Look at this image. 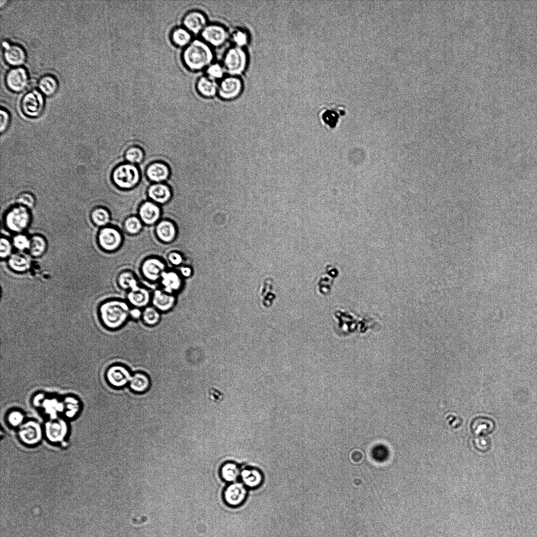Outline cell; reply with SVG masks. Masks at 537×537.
I'll list each match as a JSON object with an SVG mask.
<instances>
[{"label":"cell","mask_w":537,"mask_h":537,"mask_svg":"<svg viewBox=\"0 0 537 537\" xmlns=\"http://www.w3.org/2000/svg\"><path fill=\"white\" fill-rule=\"evenodd\" d=\"M130 305L122 299H110L98 309L99 316L104 326L110 330L121 328L130 318Z\"/></svg>","instance_id":"cell-1"},{"label":"cell","mask_w":537,"mask_h":537,"mask_svg":"<svg viewBox=\"0 0 537 537\" xmlns=\"http://www.w3.org/2000/svg\"><path fill=\"white\" fill-rule=\"evenodd\" d=\"M214 57L211 47L202 39H194L182 55L183 64L192 72L205 70L213 63Z\"/></svg>","instance_id":"cell-2"},{"label":"cell","mask_w":537,"mask_h":537,"mask_svg":"<svg viewBox=\"0 0 537 537\" xmlns=\"http://www.w3.org/2000/svg\"><path fill=\"white\" fill-rule=\"evenodd\" d=\"M111 179L118 189L129 191L140 185L142 181V173L138 165L124 162L113 169Z\"/></svg>","instance_id":"cell-3"},{"label":"cell","mask_w":537,"mask_h":537,"mask_svg":"<svg viewBox=\"0 0 537 537\" xmlns=\"http://www.w3.org/2000/svg\"><path fill=\"white\" fill-rule=\"evenodd\" d=\"M30 210L18 204L8 210L5 215L4 222L8 231L18 234L23 233L29 228L32 221Z\"/></svg>","instance_id":"cell-4"},{"label":"cell","mask_w":537,"mask_h":537,"mask_svg":"<svg viewBox=\"0 0 537 537\" xmlns=\"http://www.w3.org/2000/svg\"><path fill=\"white\" fill-rule=\"evenodd\" d=\"M124 237L121 231L112 226L101 229L97 235L99 246L106 252H115L121 248Z\"/></svg>","instance_id":"cell-5"},{"label":"cell","mask_w":537,"mask_h":537,"mask_svg":"<svg viewBox=\"0 0 537 537\" xmlns=\"http://www.w3.org/2000/svg\"><path fill=\"white\" fill-rule=\"evenodd\" d=\"M21 108L23 114L27 117L37 118L40 117L45 108L43 95L36 89L27 92L22 99Z\"/></svg>","instance_id":"cell-6"},{"label":"cell","mask_w":537,"mask_h":537,"mask_svg":"<svg viewBox=\"0 0 537 537\" xmlns=\"http://www.w3.org/2000/svg\"><path fill=\"white\" fill-rule=\"evenodd\" d=\"M346 107L342 104H333L323 109L320 113V119L324 128L334 131L340 125L347 115Z\"/></svg>","instance_id":"cell-7"},{"label":"cell","mask_w":537,"mask_h":537,"mask_svg":"<svg viewBox=\"0 0 537 537\" xmlns=\"http://www.w3.org/2000/svg\"><path fill=\"white\" fill-rule=\"evenodd\" d=\"M166 264L163 259L159 257H148L141 263L140 273L146 281L150 284H156L160 282L162 274L166 271Z\"/></svg>","instance_id":"cell-8"},{"label":"cell","mask_w":537,"mask_h":537,"mask_svg":"<svg viewBox=\"0 0 537 537\" xmlns=\"http://www.w3.org/2000/svg\"><path fill=\"white\" fill-rule=\"evenodd\" d=\"M246 64L247 56L245 52L238 47L231 49L226 52L223 60L225 70L233 75L243 72Z\"/></svg>","instance_id":"cell-9"},{"label":"cell","mask_w":537,"mask_h":537,"mask_svg":"<svg viewBox=\"0 0 537 537\" xmlns=\"http://www.w3.org/2000/svg\"><path fill=\"white\" fill-rule=\"evenodd\" d=\"M6 83L8 88L15 93L23 91L29 82V74L22 67H14L9 70L6 76Z\"/></svg>","instance_id":"cell-10"},{"label":"cell","mask_w":537,"mask_h":537,"mask_svg":"<svg viewBox=\"0 0 537 537\" xmlns=\"http://www.w3.org/2000/svg\"><path fill=\"white\" fill-rule=\"evenodd\" d=\"M208 24L205 14L197 10L189 11L182 19V26L193 35L201 34Z\"/></svg>","instance_id":"cell-11"},{"label":"cell","mask_w":537,"mask_h":537,"mask_svg":"<svg viewBox=\"0 0 537 537\" xmlns=\"http://www.w3.org/2000/svg\"><path fill=\"white\" fill-rule=\"evenodd\" d=\"M200 35L201 39L211 47L222 46L228 37L225 27L214 23L208 24Z\"/></svg>","instance_id":"cell-12"},{"label":"cell","mask_w":537,"mask_h":537,"mask_svg":"<svg viewBox=\"0 0 537 537\" xmlns=\"http://www.w3.org/2000/svg\"><path fill=\"white\" fill-rule=\"evenodd\" d=\"M131 377L130 371L126 366L121 365L110 366L106 373L108 382L115 388H122L128 385Z\"/></svg>","instance_id":"cell-13"},{"label":"cell","mask_w":537,"mask_h":537,"mask_svg":"<svg viewBox=\"0 0 537 537\" xmlns=\"http://www.w3.org/2000/svg\"><path fill=\"white\" fill-rule=\"evenodd\" d=\"M160 205L147 200L140 206L138 216L145 226H153L162 219Z\"/></svg>","instance_id":"cell-14"},{"label":"cell","mask_w":537,"mask_h":537,"mask_svg":"<svg viewBox=\"0 0 537 537\" xmlns=\"http://www.w3.org/2000/svg\"><path fill=\"white\" fill-rule=\"evenodd\" d=\"M154 233L158 239L165 244L174 243L178 235V230L175 223L168 219H162L154 228Z\"/></svg>","instance_id":"cell-15"},{"label":"cell","mask_w":537,"mask_h":537,"mask_svg":"<svg viewBox=\"0 0 537 537\" xmlns=\"http://www.w3.org/2000/svg\"><path fill=\"white\" fill-rule=\"evenodd\" d=\"M248 488L242 482L231 483L225 489L223 497L226 504L231 507H238L246 501Z\"/></svg>","instance_id":"cell-16"},{"label":"cell","mask_w":537,"mask_h":537,"mask_svg":"<svg viewBox=\"0 0 537 537\" xmlns=\"http://www.w3.org/2000/svg\"><path fill=\"white\" fill-rule=\"evenodd\" d=\"M160 282L164 291L168 294L176 295L183 288L185 279L178 272L169 270L162 274Z\"/></svg>","instance_id":"cell-17"},{"label":"cell","mask_w":537,"mask_h":537,"mask_svg":"<svg viewBox=\"0 0 537 537\" xmlns=\"http://www.w3.org/2000/svg\"><path fill=\"white\" fill-rule=\"evenodd\" d=\"M176 302V295L168 294L161 289H155L152 295V306L161 314L171 311Z\"/></svg>","instance_id":"cell-18"},{"label":"cell","mask_w":537,"mask_h":537,"mask_svg":"<svg viewBox=\"0 0 537 537\" xmlns=\"http://www.w3.org/2000/svg\"><path fill=\"white\" fill-rule=\"evenodd\" d=\"M19 435L21 441L27 445L37 444L42 437V430L38 423L30 421L20 427Z\"/></svg>","instance_id":"cell-19"},{"label":"cell","mask_w":537,"mask_h":537,"mask_svg":"<svg viewBox=\"0 0 537 537\" xmlns=\"http://www.w3.org/2000/svg\"><path fill=\"white\" fill-rule=\"evenodd\" d=\"M147 195L150 201L163 205L171 201L173 192L171 187L166 183H153L150 186Z\"/></svg>","instance_id":"cell-20"},{"label":"cell","mask_w":537,"mask_h":537,"mask_svg":"<svg viewBox=\"0 0 537 537\" xmlns=\"http://www.w3.org/2000/svg\"><path fill=\"white\" fill-rule=\"evenodd\" d=\"M3 47L4 59L9 65L15 67H20L25 63L26 54L21 46L4 41L3 42Z\"/></svg>","instance_id":"cell-21"},{"label":"cell","mask_w":537,"mask_h":537,"mask_svg":"<svg viewBox=\"0 0 537 537\" xmlns=\"http://www.w3.org/2000/svg\"><path fill=\"white\" fill-rule=\"evenodd\" d=\"M146 175L148 180L154 183L167 182L171 176V169L163 161H155L149 164L146 168Z\"/></svg>","instance_id":"cell-22"},{"label":"cell","mask_w":537,"mask_h":537,"mask_svg":"<svg viewBox=\"0 0 537 537\" xmlns=\"http://www.w3.org/2000/svg\"><path fill=\"white\" fill-rule=\"evenodd\" d=\"M242 89L241 80L235 77L223 79L218 84V95L223 100H231L238 96Z\"/></svg>","instance_id":"cell-23"},{"label":"cell","mask_w":537,"mask_h":537,"mask_svg":"<svg viewBox=\"0 0 537 537\" xmlns=\"http://www.w3.org/2000/svg\"><path fill=\"white\" fill-rule=\"evenodd\" d=\"M67 425L64 420H52L46 424V433L48 439L52 442H62L67 435Z\"/></svg>","instance_id":"cell-24"},{"label":"cell","mask_w":537,"mask_h":537,"mask_svg":"<svg viewBox=\"0 0 537 537\" xmlns=\"http://www.w3.org/2000/svg\"><path fill=\"white\" fill-rule=\"evenodd\" d=\"M152 295L147 288L140 286L135 290L127 292L126 300L133 307L145 308L151 303Z\"/></svg>","instance_id":"cell-25"},{"label":"cell","mask_w":537,"mask_h":537,"mask_svg":"<svg viewBox=\"0 0 537 537\" xmlns=\"http://www.w3.org/2000/svg\"><path fill=\"white\" fill-rule=\"evenodd\" d=\"M137 273L131 270L121 272L117 276L116 282L118 287L127 292L138 289L139 286Z\"/></svg>","instance_id":"cell-26"},{"label":"cell","mask_w":537,"mask_h":537,"mask_svg":"<svg viewBox=\"0 0 537 537\" xmlns=\"http://www.w3.org/2000/svg\"><path fill=\"white\" fill-rule=\"evenodd\" d=\"M7 260L10 270L19 274L29 271L32 265L30 258L21 252L13 253Z\"/></svg>","instance_id":"cell-27"},{"label":"cell","mask_w":537,"mask_h":537,"mask_svg":"<svg viewBox=\"0 0 537 537\" xmlns=\"http://www.w3.org/2000/svg\"><path fill=\"white\" fill-rule=\"evenodd\" d=\"M196 88L201 96L206 98H210L218 94V84L216 81L211 79L205 75L197 79Z\"/></svg>","instance_id":"cell-28"},{"label":"cell","mask_w":537,"mask_h":537,"mask_svg":"<svg viewBox=\"0 0 537 537\" xmlns=\"http://www.w3.org/2000/svg\"><path fill=\"white\" fill-rule=\"evenodd\" d=\"M240 479L247 488L251 489L260 487L263 481L262 473L259 470L252 468L242 470Z\"/></svg>","instance_id":"cell-29"},{"label":"cell","mask_w":537,"mask_h":537,"mask_svg":"<svg viewBox=\"0 0 537 537\" xmlns=\"http://www.w3.org/2000/svg\"><path fill=\"white\" fill-rule=\"evenodd\" d=\"M129 385L132 391L141 394L146 392L150 389L151 381L147 374L137 372L132 375Z\"/></svg>","instance_id":"cell-30"},{"label":"cell","mask_w":537,"mask_h":537,"mask_svg":"<svg viewBox=\"0 0 537 537\" xmlns=\"http://www.w3.org/2000/svg\"><path fill=\"white\" fill-rule=\"evenodd\" d=\"M193 35L185 27L182 26L176 27L172 30L170 38L175 46L185 49L193 40Z\"/></svg>","instance_id":"cell-31"},{"label":"cell","mask_w":537,"mask_h":537,"mask_svg":"<svg viewBox=\"0 0 537 537\" xmlns=\"http://www.w3.org/2000/svg\"><path fill=\"white\" fill-rule=\"evenodd\" d=\"M59 87L58 79L50 74L41 76L38 82V91L46 96L50 97L55 95L58 92Z\"/></svg>","instance_id":"cell-32"},{"label":"cell","mask_w":537,"mask_h":537,"mask_svg":"<svg viewBox=\"0 0 537 537\" xmlns=\"http://www.w3.org/2000/svg\"><path fill=\"white\" fill-rule=\"evenodd\" d=\"M48 249L46 239L40 235H34L30 237V246L28 251L30 256L33 258L43 256Z\"/></svg>","instance_id":"cell-33"},{"label":"cell","mask_w":537,"mask_h":537,"mask_svg":"<svg viewBox=\"0 0 537 537\" xmlns=\"http://www.w3.org/2000/svg\"><path fill=\"white\" fill-rule=\"evenodd\" d=\"M242 471L238 465L233 462L225 463L220 469V476L225 482L231 483L237 482Z\"/></svg>","instance_id":"cell-34"},{"label":"cell","mask_w":537,"mask_h":537,"mask_svg":"<svg viewBox=\"0 0 537 537\" xmlns=\"http://www.w3.org/2000/svg\"><path fill=\"white\" fill-rule=\"evenodd\" d=\"M91 218L97 227L103 228L109 226L111 216L109 210L104 207H97L91 211Z\"/></svg>","instance_id":"cell-35"},{"label":"cell","mask_w":537,"mask_h":537,"mask_svg":"<svg viewBox=\"0 0 537 537\" xmlns=\"http://www.w3.org/2000/svg\"><path fill=\"white\" fill-rule=\"evenodd\" d=\"M123 229L127 234L137 236L143 231L145 225L137 215L126 218L123 223Z\"/></svg>","instance_id":"cell-36"},{"label":"cell","mask_w":537,"mask_h":537,"mask_svg":"<svg viewBox=\"0 0 537 537\" xmlns=\"http://www.w3.org/2000/svg\"><path fill=\"white\" fill-rule=\"evenodd\" d=\"M146 158L144 150L139 146H132L124 153L125 162L138 165L142 164Z\"/></svg>","instance_id":"cell-37"},{"label":"cell","mask_w":537,"mask_h":537,"mask_svg":"<svg viewBox=\"0 0 537 537\" xmlns=\"http://www.w3.org/2000/svg\"><path fill=\"white\" fill-rule=\"evenodd\" d=\"M162 319V314L153 306H148L144 308L142 321L148 327L158 326Z\"/></svg>","instance_id":"cell-38"},{"label":"cell","mask_w":537,"mask_h":537,"mask_svg":"<svg viewBox=\"0 0 537 537\" xmlns=\"http://www.w3.org/2000/svg\"><path fill=\"white\" fill-rule=\"evenodd\" d=\"M12 242L14 248L20 252H28L30 246V237L23 233L16 234L13 237Z\"/></svg>","instance_id":"cell-39"},{"label":"cell","mask_w":537,"mask_h":537,"mask_svg":"<svg viewBox=\"0 0 537 537\" xmlns=\"http://www.w3.org/2000/svg\"><path fill=\"white\" fill-rule=\"evenodd\" d=\"M17 202L18 205L31 209L35 206L36 200L35 196L32 193L25 192L19 195L17 198Z\"/></svg>","instance_id":"cell-40"},{"label":"cell","mask_w":537,"mask_h":537,"mask_svg":"<svg viewBox=\"0 0 537 537\" xmlns=\"http://www.w3.org/2000/svg\"><path fill=\"white\" fill-rule=\"evenodd\" d=\"M224 68L219 63L211 64L205 70L206 75L208 77L216 81L223 77L224 74Z\"/></svg>","instance_id":"cell-41"},{"label":"cell","mask_w":537,"mask_h":537,"mask_svg":"<svg viewBox=\"0 0 537 537\" xmlns=\"http://www.w3.org/2000/svg\"><path fill=\"white\" fill-rule=\"evenodd\" d=\"M44 407L46 412L51 415L52 417H54V415L56 416L59 412L64 411L63 403L56 399H48L45 401Z\"/></svg>","instance_id":"cell-42"},{"label":"cell","mask_w":537,"mask_h":537,"mask_svg":"<svg viewBox=\"0 0 537 537\" xmlns=\"http://www.w3.org/2000/svg\"><path fill=\"white\" fill-rule=\"evenodd\" d=\"M63 403L64 410L69 417L74 416L78 412L79 406L76 399L71 397L66 398Z\"/></svg>","instance_id":"cell-43"},{"label":"cell","mask_w":537,"mask_h":537,"mask_svg":"<svg viewBox=\"0 0 537 537\" xmlns=\"http://www.w3.org/2000/svg\"><path fill=\"white\" fill-rule=\"evenodd\" d=\"M1 250L0 256L2 259H8L13 253L14 248L12 241L6 237H2L1 239Z\"/></svg>","instance_id":"cell-44"},{"label":"cell","mask_w":537,"mask_h":537,"mask_svg":"<svg viewBox=\"0 0 537 537\" xmlns=\"http://www.w3.org/2000/svg\"><path fill=\"white\" fill-rule=\"evenodd\" d=\"M167 261L172 265L180 266L185 263V258L180 251H172L167 254Z\"/></svg>","instance_id":"cell-45"},{"label":"cell","mask_w":537,"mask_h":537,"mask_svg":"<svg viewBox=\"0 0 537 537\" xmlns=\"http://www.w3.org/2000/svg\"><path fill=\"white\" fill-rule=\"evenodd\" d=\"M24 418L23 414L19 411L10 412L8 416V421L13 427H20L23 424Z\"/></svg>","instance_id":"cell-46"},{"label":"cell","mask_w":537,"mask_h":537,"mask_svg":"<svg viewBox=\"0 0 537 537\" xmlns=\"http://www.w3.org/2000/svg\"><path fill=\"white\" fill-rule=\"evenodd\" d=\"M0 115H1V128H0V131L3 135L9 128L11 122V116L9 112L4 108H2L1 111H0Z\"/></svg>","instance_id":"cell-47"},{"label":"cell","mask_w":537,"mask_h":537,"mask_svg":"<svg viewBox=\"0 0 537 537\" xmlns=\"http://www.w3.org/2000/svg\"><path fill=\"white\" fill-rule=\"evenodd\" d=\"M178 268V272L184 279H189L193 275L194 270L189 265L183 264L179 266Z\"/></svg>","instance_id":"cell-48"},{"label":"cell","mask_w":537,"mask_h":537,"mask_svg":"<svg viewBox=\"0 0 537 537\" xmlns=\"http://www.w3.org/2000/svg\"><path fill=\"white\" fill-rule=\"evenodd\" d=\"M233 39L238 46H243L246 44L248 38L245 33L238 31L234 34Z\"/></svg>","instance_id":"cell-49"},{"label":"cell","mask_w":537,"mask_h":537,"mask_svg":"<svg viewBox=\"0 0 537 537\" xmlns=\"http://www.w3.org/2000/svg\"><path fill=\"white\" fill-rule=\"evenodd\" d=\"M143 310L138 307H131L130 311V318L134 321L142 319Z\"/></svg>","instance_id":"cell-50"}]
</instances>
